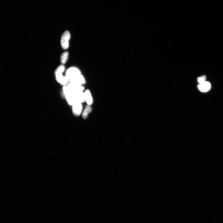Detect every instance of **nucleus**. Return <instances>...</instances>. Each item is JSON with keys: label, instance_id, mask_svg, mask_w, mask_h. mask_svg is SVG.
<instances>
[{"label": "nucleus", "instance_id": "obj_1", "mask_svg": "<svg viewBox=\"0 0 223 223\" xmlns=\"http://www.w3.org/2000/svg\"><path fill=\"white\" fill-rule=\"evenodd\" d=\"M64 94L69 105L73 106L76 103L75 94L73 93L67 86H65L63 88Z\"/></svg>", "mask_w": 223, "mask_h": 223}, {"label": "nucleus", "instance_id": "obj_2", "mask_svg": "<svg viewBox=\"0 0 223 223\" xmlns=\"http://www.w3.org/2000/svg\"><path fill=\"white\" fill-rule=\"evenodd\" d=\"M71 34L68 31H66L62 35L61 39V44L64 49H67L69 47V41L70 39Z\"/></svg>", "mask_w": 223, "mask_h": 223}, {"label": "nucleus", "instance_id": "obj_3", "mask_svg": "<svg viewBox=\"0 0 223 223\" xmlns=\"http://www.w3.org/2000/svg\"><path fill=\"white\" fill-rule=\"evenodd\" d=\"M69 81L71 83L80 85L84 84L86 83L84 77L81 74L76 75L70 79Z\"/></svg>", "mask_w": 223, "mask_h": 223}, {"label": "nucleus", "instance_id": "obj_4", "mask_svg": "<svg viewBox=\"0 0 223 223\" xmlns=\"http://www.w3.org/2000/svg\"><path fill=\"white\" fill-rule=\"evenodd\" d=\"M81 74L79 70L75 67H72L68 69L66 72V77L69 80L74 77Z\"/></svg>", "mask_w": 223, "mask_h": 223}, {"label": "nucleus", "instance_id": "obj_5", "mask_svg": "<svg viewBox=\"0 0 223 223\" xmlns=\"http://www.w3.org/2000/svg\"><path fill=\"white\" fill-rule=\"evenodd\" d=\"M67 86L71 91L74 94L82 92L84 88L82 85L76 84H75L70 83Z\"/></svg>", "mask_w": 223, "mask_h": 223}, {"label": "nucleus", "instance_id": "obj_6", "mask_svg": "<svg viewBox=\"0 0 223 223\" xmlns=\"http://www.w3.org/2000/svg\"><path fill=\"white\" fill-rule=\"evenodd\" d=\"M72 111L73 114L76 116H79L80 115L82 110L81 103H76L72 106Z\"/></svg>", "mask_w": 223, "mask_h": 223}, {"label": "nucleus", "instance_id": "obj_7", "mask_svg": "<svg viewBox=\"0 0 223 223\" xmlns=\"http://www.w3.org/2000/svg\"><path fill=\"white\" fill-rule=\"evenodd\" d=\"M55 78L58 82L63 85H67L69 81L68 79L62 75V73L55 74Z\"/></svg>", "mask_w": 223, "mask_h": 223}, {"label": "nucleus", "instance_id": "obj_8", "mask_svg": "<svg viewBox=\"0 0 223 223\" xmlns=\"http://www.w3.org/2000/svg\"><path fill=\"white\" fill-rule=\"evenodd\" d=\"M211 87L210 83L207 81L198 84L197 86L198 90L202 92H207L210 89Z\"/></svg>", "mask_w": 223, "mask_h": 223}, {"label": "nucleus", "instance_id": "obj_9", "mask_svg": "<svg viewBox=\"0 0 223 223\" xmlns=\"http://www.w3.org/2000/svg\"><path fill=\"white\" fill-rule=\"evenodd\" d=\"M76 103H82L85 102L84 93L82 92L75 94Z\"/></svg>", "mask_w": 223, "mask_h": 223}, {"label": "nucleus", "instance_id": "obj_10", "mask_svg": "<svg viewBox=\"0 0 223 223\" xmlns=\"http://www.w3.org/2000/svg\"><path fill=\"white\" fill-rule=\"evenodd\" d=\"M85 101L88 104V105L90 106L92 104L93 100L92 96L90 90H87L84 92Z\"/></svg>", "mask_w": 223, "mask_h": 223}, {"label": "nucleus", "instance_id": "obj_11", "mask_svg": "<svg viewBox=\"0 0 223 223\" xmlns=\"http://www.w3.org/2000/svg\"><path fill=\"white\" fill-rule=\"evenodd\" d=\"M92 109L91 106L88 105L86 106L82 113V117L84 119L88 117L89 113L91 112Z\"/></svg>", "mask_w": 223, "mask_h": 223}, {"label": "nucleus", "instance_id": "obj_12", "mask_svg": "<svg viewBox=\"0 0 223 223\" xmlns=\"http://www.w3.org/2000/svg\"><path fill=\"white\" fill-rule=\"evenodd\" d=\"M69 56L68 52L65 51L63 53L61 56V63L65 64L67 62Z\"/></svg>", "mask_w": 223, "mask_h": 223}, {"label": "nucleus", "instance_id": "obj_13", "mask_svg": "<svg viewBox=\"0 0 223 223\" xmlns=\"http://www.w3.org/2000/svg\"><path fill=\"white\" fill-rule=\"evenodd\" d=\"M65 67L63 65H61L56 70L55 72V74H59V73H62L65 71Z\"/></svg>", "mask_w": 223, "mask_h": 223}, {"label": "nucleus", "instance_id": "obj_14", "mask_svg": "<svg viewBox=\"0 0 223 223\" xmlns=\"http://www.w3.org/2000/svg\"><path fill=\"white\" fill-rule=\"evenodd\" d=\"M206 76L205 75H203L197 79V82L199 83V84L203 83L206 82Z\"/></svg>", "mask_w": 223, "mask_h": 223}]
</instances>
